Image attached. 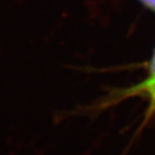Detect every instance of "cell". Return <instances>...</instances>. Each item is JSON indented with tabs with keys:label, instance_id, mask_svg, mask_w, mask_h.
Wrapping results in <instances>:
<instances>
[{
	"label": "cell",
	"instance_id": "cell-1",
	"mask_svg": "<svg viewBox=\"0 0 155 155\" xmlns=\"http://www.w3.org/2000/svg\"><path fill=\"white\" fill-rule=\"evenodd\" d=\"M134 96H144L149 99L150 102V109L155 108V81L153 82H144L141 81L138 84L134 85L130 87H126L124 90L111 94L107 97L106 99L102 100L99 104L100 108H106V107L112 106L113 104H117L121 100L126 98H130Z\"/></svg>",
	"mask_w": 155,
	"mask_h": 155
},
{
	"label": "cell",
	"instance_id": "cell-2",
	"mask_svg": "<svg viewBox=\"0 0 155 155\" xmlns=\"http://www.w3.org/2000/svg\"><path fill=\"white\" fill-rule=\"evenodd\" d=\"M148 69L149 70H148L147 78L142 81H144V82H153V81H155V51L152 55V58H151Z\"/></svg>",
	"mask_w": 155,
	"mask_h": 155
},
{
	"label": "cell",
	"instance_id": "cell-3",
	"mask_svg": "<svg viewBox=\"0 0 155 155\" xmlns=\"http://www.w3.org/2000/svg\"><path fill=\"white\" fill-rule=\"evenodd\" d=\"M144 7L150 9L151 11L155 12V0H139Z\"/></svg>",
	"mask_w": 155,
	"mask_h": 155
}]
</instances>
